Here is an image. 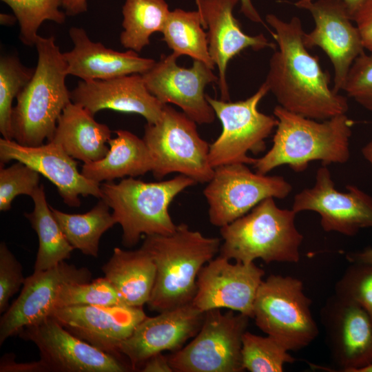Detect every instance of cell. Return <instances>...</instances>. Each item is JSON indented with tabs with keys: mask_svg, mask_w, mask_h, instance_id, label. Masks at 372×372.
<instances>
[{
	"mask_svg": "<svg viewBox=\"0 0 372 372\" xmlns=\"http://www.w3.org/2000/svg\"><path fill=\"white\" fill-rule=\"evenodd\" d=\"M266 22L278 49L269 59L265 83L284 109L307 118L324 121L347 114V99L330 88V77L303 42L300 18L285 21L268 14Z\"/></svg>",
	"mask_w": 372,
	"mask_h": 372,
	"instance_id": "cell-1",
	"label": "cell"
},
{
	"mask_svg": "<svg viewBox=\"0 0 372 372\" xmlns=\"http://www.w3.org/2000/svg\"><path fill=\"white\" fill-rule=\"evenodd\" d=\"M273 115L278 125L273 145L265 155L256 159L253 165L256 172L267 174L284 165L300 172L313 161L327 166L344 164L349 159L353 122L346 114L318 121L277 105Z\"/></svg>",
	"mask_w": 372,
	"mask_h": 372,
	"instance_id": "cell-2",
	"label": "cell"
},
{
	"mask_svg": "<svg viewBox=\"0 0 372 372\" xmlns=\"http://www.w3.org/2000/svg\"><path fill=\"white\" fill-rule=\"evenodd\" d=\"M221 240L207 237L180 223L169 235L146 236L141 248L156 266V279L147 302L158 313L191 304L202 267L220 251Z\"/></svg>",
	"mask_w": 372,
	"mask_h": 372,
	"instance_id": "cell-3",
	"label": "cell"
},
{
	"mask_svg": "<svg viewBox=\"0 0 372 372\" xmlns=\"http://www.w3.org/2000/svg\"><path fill=\"white\" fill-rule=\"evenodd\" d=\"M35 46L38 61L33 76L17 97L13 107V140L37 147L54 136L59 117L71 100L65 85L67 63L53 36L39 35Z\"/></svg>",
	"mask_w": 372,
	"mask_h": 372,
	"instance_id": "cell-4",
	"label": "cell"
},
{
	"mask_svg": "<svg viewBox=\"0 0 372 372\" xmlns=\"http://www.w3.org/2000/svg\"><path fill=\"white\" fill-rule=\"evenodd\" d=\"M296 214L293 209L278 207L273 198L262 200L220 227V256L244 264L258 258L266 263L298 262L303 236L295 225Z\"/></svg>",
	"mask_w": 372,
	"mask_h": 372,
	"instance_id": "cell-5",
	"label": "cell"
},
{
	"mask_svg": "<svg viewBox=\"0 0 372 372\" xmlns=\"http://www.w3.org/2000/svg\"><path fill=\"white\" fill-rule=\"evenodd\" d=\"M197 183L180 174L158 182H143L129 177L118 183H101L103 199L122 228V244L132 247L142 235H169L176 229L169 207L176 196Z\"/></svg>",
	"mask_w": 372,
	"mask_h": 372,
	"instance_id": "cell-6",
	"label": "cell"
},
{
	"mask_svg": "<svg viewBox=\"0 0 372 372\" xmlns=\"http://www.w3.org/2000/svg\"><path fill=\"white\" fill-rule=\"evenodd\" d=\"M196 123L165 104L161 119L145 125L143 141L153 161L152 174L161 179L179 173L196 183H208L214 169L209 161V146L199 135Z\"/></svg>",
	"mask_w": 372,
	"mask_h": 372,
	"instance_id": "cell-7",
	"label": "cell"
},
{
	"mask_svg": "<svg viewBox=\"0 0 372 372\" xmlns=\"http://www.w3.org/2000/svg\"><path fill=\"white\" fill-rule=\"evenodd\" d=\"M310 305L301 280L271 275L258 289L252 318L264 333L289 351H296L308 346L318 334Z\"/></svg>",
	"mask_w": 372,
	"mask_h": 372,
	"instance_id": "cell-8",
	"label": "cell"
},
{
	"mask_svg": "<svg viewBox=\"0 0 372 372\" xmlns=\"http://www.w3.org/2000/svg\"><path fill=\"white\" fill-rule=\"evenodd\" d=\"M269 92L264 82L253 95L243 101L218 100L206 94L207 101L222 124L220 136L209 146V161L214 169L232 163L254 165L256 158L248 153L258 154L265 150V139L278 125L274 116L258 110L260 101Z\"/></svg>",
	"mask_w": 372,
	"mask_h": 372,
	"instance_id": "cell-9",
	"label": "cell"
},
{
	"mask_svg": "<svg viewBox=\"0 0 372 372\" xmlns=\"http://www.w3.org/2000/svg\"><path fill=\"white\" fill-rule=\"evenodd\" d=\"M250 318L229 310L205 312L202 326L193 340L168 357L173 371L240 372L242 341Z\"/></svg>",
	"mask_w": 372,
	"mask_h": 372,
	"instance_id": "cell-10",
	"label": "cell"
},
{
	"mask_svg": "<svg viewBox=\"0 0 372 372\" xmlns=\"http://www.w3.org/2000/svg\"><path fill=\"white\" fill-rule=\"evenodd\" d=\"M291 189V184L281 176L253 172L247 164L232 163L214 168L203 194L209 205L210 223L221 227L267 198H286Z\"/></svg>",
	"mask_w": 372,
	"mask_h": 372,
	"instance_id": "cell-11",
	"label": "cell"
},
{
	"mask_svg": "<svg viewBox=\"0 0 372 372\" xmlns=\"http://www.w3.org/2000/svg\"><path fill=\"white\" fill-rule=\"evenodd\" d=\"M33 342L43 372H124L130 367L118 357L74 335L50 316L18 335Z\"/></svg>",
	"mask_w": 372,
	"mask_h": 372,
	"instance_id": "cell-12",
	"label": "cell"
},
{
	"mask_svg": "<svg viewBox=\"0 0 372 372\" xmlns=\"http://www.w3.org/2000/svg\"><path fill=\"white\" fill-rule=\"evenodd\" d=\"M346 189H336L330 171L322 165L314 185L295 195L291 209L296 214L315 211L325 231L353 236L362 228L372 227V196L355 185H348Z\"/></svg>",
	"mask_w": 372,
	"mask_h": 372,
	"instance_id": "cell-13",
	"label": "cell"
},
{
	"mask_svg": "<svg viewBox=\"0 0 372 372\" xmlns=\"http://www.w3.org/2000/svg\"><path fill=\"white\" fill-rule=\"evenodd\" d=\"M174 54L160 59L142 74L149 92L163 104L172 103L197 124H210L216 114L208 103L205 87L218 77L205 63L194 60L190 68L178 65Z\"/></svg>",
	"mask_w": 372,
	"mask_h": 372,
	"instance_id": "cell-14",
	"label": "cell"
},
{
	"mask_svg": "<svg viewBox=\"0 0 372 372\" xmlns=\"http://www.w3.org/2000/svg\"><path fill=\"white\" fill-rule=\"evenodd\" d=\"M264 275L265 271L254 262L232 264L219 256L200 269L192 304L203 312L225 308L252 318L254 300Z\"/></svg>",
	"mask_w": 372,
	"mask_h": 372,
	"instance_id": "cell-15",
	"label": "cell"
},
{
	"mask_svg": "<svg viewBox=\"0 0 372 372\" xmlns=\"http://www.w3.org/2000/svg\"><path fill=\"white\" fill-rule=\"evenodd\" d=\"M302 9L309 11L315 28L304 33L307 48L318 47L330 59L334 72L333 90H342L349 71L364 48L355 25L341 0H317Z\"/></svg>",
	"mask_w": 372,
	"mask_h": 372,
	"instance_id": "cell-16",
	"label": "cell"
},
{
	"mask_svg": "<svg viewBox=\"0 0 372 372\" xmlns=\"http://www.w3.org/2000/svg\"><path fill=\"white\" fill-rule=\"evenodd\" d=\"M91 280L92 272L87 268H79L65 261L25 278L19 296L1 318L0 345L18 335L24 328L50 317L63 285Z\"/></svg>",
	"mask_w": 372,
	"mask_h": 372,
	"instance_id": "cell-17",
	"label": "cell"
},
{
	"mask_svg": "<svg viewBox=\"0 0 372 372\" xmlns=\"http://www.w3.org/2000/svg\"><path fill=\"white\" fill-rule=\"evenodd\" d=\"M331 355L342 371L372 363V317L359 304L335 293L321 311Z\"/></svg>",
	"mask_w": 372,
	"mask_h": 372,
	"instance_id": "cell-18",
	"label": "cell"
},
{
	"mask_svg": "<svg viewBox=\"0 0 372 372\" xmlns=\"http://www.w3.org/2000/svg\"><path fill=\"white\" fill-rule=\"evenodd\" d=\"M22 162L31 167L56 186L63 203L70 207L81 205L79 196L101 198V183L85 177L77 162L59 145L48 141L37 147L20 145L14 140L0 139V161Z\"/></svg>",
	"mask_w": 372,
	"mask_h": 372,
	"instance_id": "cell-19",
	"label": "cell"
},
{
	"mask_svg": "<svg viewBox=\"0 0 372 372\" xmlns=\"http://www.w3.org/2000/svg\"><path fill=\"white\" fill-rule=\"evenodd\" d=\"M205 312L192 303L146 316L132 334L118 347V353L124 355L132 369L142 367L152 356L164 351L176 352L200 330Z\"/></svg>",
	"mask_w": 372,
	"mask_h": 372,
	"instance_id": "cell-20",
	"label": "cell"
},
{
	"mask_svg": "<svg viewBox=\"0 0 372 372\" xmlns=\"http://www.w3.org/2000/svg\"><path fill=\"white\" fill-rule=\"evenodd\" d=\"M50 316L74 335L118 357L120 344L147 316L142 307L121 304L60 307Z\"/></svg>",
	"mask_w": 372,
	"mask_h": 372,
	"instance_id": "cell-21",
	"label": "cell"
},
{
	"mask_svg": "<svg viewBox=\"0 0 372 372\" xmlns=\"http://www.w3.org/2000/svg\"><path fill=\"white\" fill-rule=\"evenodd\" d=\"M240 0H196L203 28L207 29L208 48L211 58L218 70V87L220 99L230 101L226 70L229 61L247 48L260 50L266 48L276 49L262 34H245L233 10Z\"/></svg>",
	"mask_w": 372,
	"mask_h": 372,
	"instance_id": "cell-22",
	"label": "cell"
},
{
	"mask_svg": "<svg viewBox=\"0 0 372 372\" xmlns=\"http://www.w3.org/2000/svg\"><path fill=\"white\" fill-rule=\"evenodd\" d=\"M70 96L73 103L94 116L101 110H112L141 115L150 124L161 119L165 105L149 92L140 74L82 80L70 92Z\"/></svg>",
	"mask_w": 372,
	"mask_h": 372,
	"instance_id": "cell-23",
	"label": "cell"
},
{
	"mask_svg": "<svg viewBox=\"0 0 372 372\" xmlns=\"http://www.w3.org/2000/svg\"><path fill=\"white\" fill-rule=\"evenodd\" d=\"M73 48L63 53L68 75L83 81L108 79L132 74H143L156 63L141 57L135 51L118 52L90 39L86 31L77 27L69 30Z\"/></svg>",
	"mask_w": 372,
	"mask_h": 372,
	"instance_id": "cell-24",
	"label": "cell"
},
{
	"mask_svg": "<svg viewBox=\"0 0 372 372\" xmlns=\"http://www.w3.org/2000/svg\"><path fill=\"white\" fill-rule=\"evenodd\" d=\"M111 134L107 125L98 123L88 110L72 101L59 117L50 141L59 145L74 159L89 163L105 156Z\"/></svg>",
	"mask_w": 372,
	"mask_h": 372,
	"instance_id": "cell-25",
	"label": "cell"
},
{
	"mask_svg": "<svg viewBox=\"0 0 372 372\" xmlns=\"http://www.w3.org/2000/svg\"><path fill=\"white\" fill-rule=\"evenodd\" d=\"M101 269L124 305L143 307L147 304L156 271L154 261L142 248L127 251L115 247Z\"/></svg>",
	"mask_w": 372,
	"mask_h": 372,
	"instance_id": "cell-26",
	"label": "cell"
},
{
	"mask_svg": "<svg viewBox=\"0 0 372 372\" xmlns=\"http://www.w3.org/2000/svg\"><path fill=\"white\" fill-rule=\"evenodd\" d=\"M114 133L116 136L109 140V151L105 156L97 161L84 163L81 174L101 183L152 172V158L143 139L127 130H118Z\"/></svg>",
	"mask_w": 372,
	"mask_h": 372,
	"instance_id": "cell-27",
	"label": "cell"
},
{
	"mask_svg": "<svg viewBox=\"0 0 372 372\" xmlns=\"http://www.w3.org/2000/svg\"><path fill=\"white\" fill-rule=\"evenodd\" d=\"M33 211L24 213L39 238L34 272L52 268L69 259L74 249L69 243L48 203L44 187L40 185L31 197Z\"/></svg>",
	"mask_w": 372,
	"mask_h": 372,
	"instance_id": "cell-28",
	"label": "cell"
},
{
	"mask_svg": "<svg viewBox=\"0 0 372 372\" xmlns=\"http://www.w3.org/2000/svg\"><path fill=\"white\" fill-rule=\"evenodd\" d=\"M69 243L82 254L97 258L99 241L103 234L116 222L110 207L103 200L83 214H68L50 205Z\"/></svg>",
	"mask_w": 372,
	"mask_h": 372,
	"instance_id": "cell-29",
	"label": "cell"
},
{
	"mask_svg": "<svg viewBox=\"0 0 372 372\" xmlns=\"http://www.w3.org/2000/svg\"><path fill=\"white\" fill-rule=\"evenodd\" d=\"M163 41L178 58L187 55L214 70L215 64L209 52L207 32L199 11L176 8L170 11L161 32Z\"/></svg>",
	"mask_w": 372,
	"mask_h": 372,
	"instance_id": "cell-30",
	"label": "cell"
},
{
	"mask_svg": "<svg viewBox=\"0 0 372 372\" xmlns=\"http://www.w3.org/2000/svg\"><path fill=\"white\" fill-rule=\"evenodd\" d=\"M171 10L165 0H125L123 6V30L120 42L138 53L149 44V38L161 32Z\"/></svg>",
	"mask_w": 372,
	"mask_h": 372,
	"instance_id": "cell-31",
	"label": "cell"
},
{
	"mask_svg": "<svg viewBox=\"0 0 372 372\" xmlns=\"http://www.w3.org/2000/svg\"><path fill=\"white\" fill-rule=\"evenodd\" d=\"M294 358L274 338L263 337L246 331L242 341V363L244 370L251 372H282L286 363Z\"/></svg>",
	"mask_w": 372,
	"mask_h": 372,
	"instance_id": "cell-32",
	"label": "cell"
},
{
	"mask_svg": "<svg viewBox=\"0 0 372 372\" xmlns=\"http://www.w3.org/2000/svg\"><path fill=\"white\" fill-rule=\"evenodd\" d=\"M34 69L25 67L14 55L0 59V132L3 138L13 140L12 103L32 79Z\"/></svg>",
	"mask_w": 372,
	"mask_h": 372,
	"instance_id": "cell-33",
	"label": "cell"
},
{
	"mask_svg": "<svg viewBox=\"0 0 372 372\" xmlns=\"http://www.w3.org/2000/svg\"><path fill=\"white\" fill-rule=\"evenodd\" d=\"M12 10L19 23V38L28 46L35 45L37 31L46 20L62 24L66 14L59 10L62 0H1Z\"/></svg>",
	"mask_w": 372,
	"mask_h": 372,
	"instance_id": "cell-34",
	"label": "cell"
},
{
	"mask_svg": "<svg viewBox=\"0 0 372 372\" xmlns=\"http://www.w3.org/2000/svg\"><path fill=\"white\" fill-rule=\"evenodd\" d=\"M124 305L111 282L104 276L86 282L67 283L59 291L56 307L79 305Z\"/></svg>",
	"mask_w": 372,
	"mask_h": 372,
	"instance_id": "cell-35",
	"label": "cell"
},
{
	"mask_svg": "<svg viewBox=\"0 0 372 372\" xmlns=\"http://www.w3.org/2000/svg\"><path fill=\"white\" fill-rule=\"evenodd\" d=\"M40 174L28 165L17 161L0 168V210L8 211L19 195L32 196L39 188Z\"/></svg>",
	"mask_w": 372,
	"mask_h": 372,
	"instance_id": "cell-36",
	"label": "cell"
},
{
	"mask_svg": "<svg viewBox=\"0 0 372 372\" xmlns=\"http://www.w3.org/2000/svg\"><path fill=\"white\" fill-rule=\"evenodd\" d=\"M335 294L359 304L372 317V265L352 263L336 284Z\"/></svg>",
	"mask_w": 372,
	"mask_h": 372,
	"instance_id": "cell-37",
	"label": "cell"
},
{
	"mask_svg": "<svg viewBox=\"0 0 372 372\" xmlns=\"http://www.w3.org/2000/svg\"><path fill=\"white\" fill-rule=\"evenodd\" d=\"M342 90L372 113V53L364 52L354 61Z\"/></svg>",
	"mask_w": 372,
	"mask_h": 372,
	"instance_id": "cell-38",
	"label": "cell"
},
{
	"mask_svg": "<svg viewBox=\"0 0 372 372\" xmlns=\"http://www.w3.org/2000/svg\"><path fill=\"white\" fill-rule=\"evenodd\" d=\"M25 278L22 266L5 242L0 243V313H4L10 299L23 287Z\"/></svg>",
	"mask_w": 372,
	"mask_h": 372,
	"instance_id": "cell-39",
	"label": "cell"
},
{
	"mask_svg": "<svg viewBox=\"0 0 372 372\" xmlns=\"http://www.w3.org/2000/svg\"><path fill=\"white\" fill-rule=\"evenodd\" d=\"M364 49L372 53V0H367L353 17Z\"/></svg>",
	"mask_w": 372,
	"mask_h": 372,
	"instance_id": "cell-40",
	"label": "cell"
},
{
	"mask_svg": "<svg viewBox=\"0 0 372 372\" xmlns=\"http://www.w3.org/2000/svg\"><path fill=\"white\" fill-rule=\"evenodd\" d=\"M0 372H43L39 361L17 363L13 354H6L0 362Z\"/></svg>",
	"mask_w": 372,
	"mask_h": 372,
	"instance_id": "cell-41",
	"label": "cell"
},
{
	"mask_svg": "<svg viewBox=\"0 0 372 372\" xmlns=\"http://www.w3.org/2000/svg\"><path fill=\"white\" fill-rule=\"evenodd\" d=\"M141 371L143 372H172L168 357L162 353L156 354L149 358L142 366Z\"/></svg>",
	"mask_w": 372,
	"mask_h": 372,
	"instance_id": "cell-42",
	"label": "cell"
},
{
	"mask_svg": "<svg viewBox=\"0 0 372 372\" xmlns=\"http://www.w3.org/2000/svg\"><path fill=\"white\" fill-rule=\"evenodd\" d=\"M62 7L66 15H77L87 11V0H62Z\"/></svg>",
	"mask_w": 372,
	"mask_h": 372,
	"instance_id": "cell-43",
	"label": "cell"
},
{
	"mask_svg": "<svg viewBox=\"0 0 372 372\" xmlns=\"http://www.w3.org/2000/svg\"><path fill=\"white\" fill-rule=\"evenodd\" d=\"M345 5L347 10L351 16V19L356 14V12L361 8L367 0H341ZM313 0H298L293 4L298 8H301L312 2ZM353 21V20H352Z\"/></svg>",
	"mask_w": 372,
	"mask_h": 372,
	"instance_id": "cell-44",
	"label": "cell"
},
{
	"mask_svg": "<svg viewBox=\"0 0 372 372\" xmlns=\"http://www.w3.org/2000/svg\"><path fill=\"white\" fill-rule=\"evenodd\" d=\"M241 12L250 21L264 24L260 14L253 4L252 0H240ZM267 28V26L265 25Z\"/></svg>",
	"mask_w": 372,
	"mask_h": 372,
	"instance_id": "cell-45",
	"label": "cell"
},
{
	"mask_svg": "<svg viewBox=\"0 0 372 372\" xmlns=\"http://www.w3.org/2000/svg\"><path fill=\"white\" fill-rule=\"evenodd\" d=\"M347 257L351 263L372 265V248L369 247L362 251L349 254Z\"/></svg>",
	"mask_w": 372,
	"mask_h": 372,
	"instance_id": "cell-46",
	"label": "cell"
},
{
	"mask_svg": "<svg viewBox=\"0 0 372 372\" xmlns=\"http://www.w3.org/2000/svg\"><path fill=\"white\" fill-rule=\"evenodd\" d=\"M362 154L372 168V139L362 148Z\"/></svg>",
	"mask_w": 372,
	"mask_h": 372,
	"instance_id": "cell-47",
	"label": "cell"
},
{
	"mask_svg": "<svg viewBox=\"0 0 372 372\" xmlns=\"http://www.w3.org/2000/svg\"><path fill=\"white\" fill-rule=\"evenodd\" d=\"M17 20L15 15L1 13L0 14V23L2 25H12Z\"/></svg>",
	"mask_w": 372,
	"mask_h": 372,
	"instance_id": "cell-48",
	"label": "cell"
},
{
	"mask_svg": "<svg viewBox=\"0 0 372 372\" xmlns=\"http://www.w3.org/2000/svg\"><path fill=\"white\" fill-rule=\"evenodd\" d=\"M357 372H372V363L364 368L359 369Z\"/></svg>",
	"mask_w": 372,
	"mask_h": 372,
	"instance_id": "cell-49",
	"label": "cell"
}]
</instances>
